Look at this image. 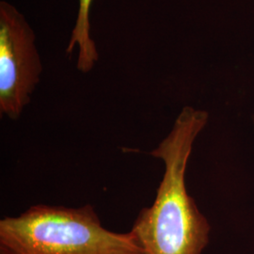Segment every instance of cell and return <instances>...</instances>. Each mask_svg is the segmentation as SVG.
Masks as SVG:
<instances>
[{
    "instance_id": "6da1fadb",
    "label": "cell",
    "mask_w": 254,
    "mask_h": 254,
    "mask_svg": "<svg viewBox=\"0 0 254 254\" xmlns=\"http://www.w3.org/2000/svg\"><path fill=\"white\" fill-rule=\"evenodd\" d=\"M208 122L204 110L185 107L171 133L149 154L165 164L153 204L141 209L131 233L148 254H201L208 220L188 193L186 172L196 137Z\"/></svg>"
},
{
    "instance_id": "7a4b0ae2",
    "label": "cell",
    "mask_w": 254,
    "mask_h": 254,
    "mask_svg": "<svg viewBox=\"0 0 254 254\" xmlns=\"http://www.w3.org/2000/svg\"><path fill=\"white\" fill-rule=\"evenodd\" d=\"M0 254H148L129 232H111L90 204H36L0 220Z\"/></svg>"
},
{
    "instance_id": "3957f363",
    "label": "cell",
    "mask_w": 254,
    "mask_h": 254,
    "mask_svg": "<svg viewBox=\"0 0 254 254\" xmlns=\"http://www.w3.org/2000/svg\"><path fill=\"white\" fill-rule=\"evenodd\" d=\"M34 30L13 5L0 2V113L20 118L40 82L43 64Z\"/></svg>"
},
{
    "instance_id": "277c9868",
    "label": "cell",
    "mask_w": 254,
    "mask_h": 254,
    "mask_svg": "<svg viewBox=\"0 0 254 254\" xmlns=\"http://www.w3.org/2000/svg\"><path fill=\"white\" fill-rule=\"evenodd\" d=\"M92 0H79V9L75 26L66 49L67 54H71L78 47L76 67L82 73H89L93 69L99 59V54L94 41L91 38L90 9Z\"/></svg>"
}]
</instances>
